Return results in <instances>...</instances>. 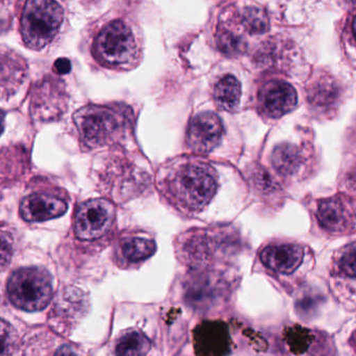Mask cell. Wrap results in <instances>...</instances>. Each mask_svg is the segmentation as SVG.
<instances>
[{
  "instance_id": "4",
  "label": "cell",
  "mask_w": 356,
  "mask_h": 356,
  "mask_svg": "<svg viewBox=\"0 0 356 356\" xmlns=\"http://www.w3.org/2000/svg\"><path fill=\"white\" fill-rule=\"evenodd\" d=\"M73 120L83 145L98 148L120 137L125 119L110 106H87L73 115Z\"/></svg>"
},
{
  "instance_id": "26",
  "label": "cell",
  "mask_w": 356,
  "mask_h": 356,
  "mask_svg": "<svg viewBox=\"0 0 356 356\" xmlns=\"http://www.w3.org/2000/svg\"><path fill=\"white\" fill-rule=\"evenodd\" d=\"M271 178V177L267 175V172H265V171L261 169L259 175L254 177L255 186L261 188V190H271V188H273V186H275Z\"/></svg>"
},
{
  "instance_id": "7",
  "label": "cell",
  "mask_w": 356,
  "mask_h": 356,
  "mask_svg": "<svg viewBox=\"0 0 356 356\" xmlns=\"http://www.w3.org/2000/svg\"><path fill=\"white\" fill-rule=\"evenodd\" d=\"M221 119L211 112L200 113L188 124L186 142L188 147L196 154L213 152L223 136Z\"/></svg>"
},
{
  "instance_id": "20",
  "label": "cell",
  "mask_w": 356,
  "mask_h": 356,
  "mask_svg": "<svg viewBox=\"0 0 356 356\" xmlns=\"http://www.w3.org/2000/svg\"><path fill=\"white\" fill-rule=\"evenodd\" d=\"M243 25L249 33L261 35L269 31V18L263 8L250 6L244 10Z\"/></svg>"
},
{
  "instance_id": "22",
  "label": "cell",
  "mask_w": 356,
  "mask_h": 356,
  "mask_svg": "<svg viewBox=\"0 0 356 356\" xmlns=\"http://www.w3.org/2000/svg\"><path fill=\"white\" fill-rule=\"evenodd\" d=\"M17 344V334L13 326L0 319V356H12Z\"/></svg>"
},
{
  "instance_id": "23",
  "label": "cell",
  "mask_w": 356,
  "mask_h": 356,
  "mask_svg": "<svg viewBox=\"0 0 356 356\" xmlns=\"http://www.w3.org/2000/svg\"><path fill=\"white\" fill-rule=\"evenodd\" d=\"M340 268L343 273L356 280V243L345 249L341 257Z\"/></svg>"
},
{
  "instance_id": "24",
  "label": "cell",
  "mask_w": 356,
  "mask_h": 356,
  "mask_svg": "<svg viewBox=\"0 0 356 356\" xmlns=\"http://www.w3.org/2000/svg\"><path fill=\"white\" fill-rule=\"evenodd\" d=\"M14 254V244L10 234L0 232V267L10 264Z\"/></svg>"
},
{
  "instance_id": "11",
  "label": "cell",
  "mask_w": 356,
  "mask_h": 356,
  "mask_svg": "<svg viewBox=\"0 0 356 356\" xmlns=\"http://www.w3.org/2000/svg\"><path fill=\"white\" fill-rule=\"evenodd\" d=\"M303 249L298 245H271L261 253L264 265L280 274H291L302 263Z\"/></svg>"
},
{
  "instance_id": "25",
  "label": "cell",
  "mask_w": 356,
  "mask_h": 356,
  "mask_svg": "<svg viewBox=\"0 0 356 356\" xmlns=\"http://www.w3.org/2000/svg\"><path fill=\"white\" fill-rule=\"evenodd\" d=\"M317 295L313 293H305L297 300V309L300 313L309 314V312L314 311L317 307Z\"/></svg>"
},
{
  "instance_id": "21",
  "label": "cell",
  "mask_w": 356,
  "mask_h": 356,
  "mask_svg": "<svg viewBox=\"0 0 356 356\" xmlns=\"http://www.w3.org/2000/svg\"><path fill=\"white\" fill-rule=\"evenodd\" d=\"M218 46L226 56H236L246 50L247 44L241 35L228 31H219L217 37Z\"/></svg>"
},
{
  "instance_id": "6",
  "label": "cell",
  "mask_w": 356,
  "mask_h": 356,
  "mask_svg": "<svg viewBox=\"0 0 356 356\" xmlns=\"http://www.w3.org/2000/svg\"><path fill=\"white\" fill-rule=\"evenodd\" d=\"M115 217L114 204L106 199L86 201L75 216V234L81 241L97 240L110 230Z\"/></svg>"
},
{
  "instance_id": "10",
  "label": "cell",
  "mask_w": 356,
  "mask_h": 356,
  "mask_svg": "<svg viewBox=\"0 0 356 356\" xmlns=\"http://www.w3.org/2000/svg\"><path fill=\"white\" fill-rule=\"evenodd\" d=\"M217 236L218 234L205 230L188 232L179 241L180 253L188 263L195 265L204 263L220 247Z\"/></svg>"
},
{
  "instance_id": "29",
  "label": "cell",
  "mask_w": 356,
  "mask_h": 356,
  "mask_svg": "<svg viewBox=\"0 0 356 356\" xmlns=\"http://www.w3.org/2000/svg\"><path fill=\"white\" fill-rule=\"evenodd\" d=\"M4 118H6V114H4L3 111L0 110V137H1L4 131Z\"/></svg>"
},
{
  "instance_id": "3",
  "label": "cell",
  "mask_w": 356,
  "mask_h": 356,
  "mask_svg": "<svg viewBox=\"0 0 356 356\" xmlns=\"http://www.w3.org/2000/svg\"><path fill=\"white\" fill-rule=\"evenodd\" d=\"M96 60L108 68H129L137 62L139 46L131 27L122 21H113L100 31L94 42Z\"/></svg>"
},
{
  "instance_id": "30",
  "label": "cell",
  "mask_w": 356,
  "mask_h": 356,
  "mask_svg": "<svg viewBox=\"0 0 356 356\" xmlns=\"http://www.w3.org/2000/svg\"><path fill=\"white\" fill-rule=\"evenodd\" d=\"M349 343H350V346L353 347V350H355L356 353V332H353Z\"/></svg>"
},
{
  "instance_id": "17",
  "label": "cell",
  "mask_w": 356,
  "mask_h": 356,
  "mask_svg": "<svg viewBox=\"0 0 356 356\" xmlns=\"http://www.w3.org/2000/svg\"><path fill=\"white\" fill-rule=\"evenodd\" d=\"M340 89L336 81L327 75H322L312 83L309 88V99L317 106H332L338 99Z\"/></svg>"
},
{
  "instance_id": "16",
  "label": "cell",
  "mask_w": 356,
  "mask_h": 356,
  "mask_svg": "<svg viewBox=\"0 0 356 356\" xmlns=\"http://www.w3.org/2000/svg\"><path fill=\"white\" fill-rule=\"evenodd\" d=\"M272 164L282 175H293L300 169L302 156L296 146L280 144L272 154Z\"/></svg>"
},
{
  "instance_id": "12",
  "label": "cell",
  "mask_w": 356,
  "mask_h": 356,
  "mask_svg": "<svg viewBox=\"0 0 356 356\" xmlns=\"http://www.w3.org/2000/svg\"><path fill=\"white\" fill-rule=\"evenodd\" d=\"M223 286L221 280L213 273H201L194 276L188 284L186 299L196 309H205L213 305L221 296Z\"/></svg>"
},
{
  "instance_id": "19",
  "label": "cell",
  "mask_w": 356,
  "mask_h": 356,
  "mask_svg": "<svg viewBox=\"0 0 356 356\" xmlns=\"http://www.w3.org/2000/svg\"><path fill=\"white\" fill-rule=\"evenodd\" d=\"M156 250V243L152 238L129 236L121 243V252L123 257L131 263H138L149 259Z\"/></svg>"
},
{
  "instance_id": "5",
  "label": "cell",
  "mask_w": 356,
  "mask_h": 356,
  "mask_svg": "<svg viewBox=\"0 0 356 356\" xmlns=\"http://www.w3.org/2000/svg\"><path fill=\"white\" fill-rule=\"evenodd\" d=\"M10 302L25 312L45 309L52 297V280L43 268H22L14 272L8 282Z\"/></svg>"
},
{
  "instance_id": "14",
  "label": "cell",
  "mask_w": 356,
  "mask_h": 356,
  "mask_svg": "<svg viewBox=\"0 0 356 356\" xmlns=\"http://www.w3.org/2000/svg\"><path fill=\"white\" fill-rule=\"evenodd\" d=\"M26 64L12 51H0V89L14 91L26 75Z\"/></svg>"
},
{
  "instance_id": "27",
  "label": "cell",
  "mask_w": 356,
  "mask_h": 356,
  "mask_svg": "<svg viewBox=\"0 0 356 356\" xmlns=\"http://www.w3.org/2000/svg\"><path fill=\"white\" fill-rule=\"evenodd\" d=\"M71 70V63L69 62V60L67 58H60V60H56V64H54V71H56L58 74H67V73L70 72Z\"/></svg>"
},
{
  "instance_id": "2",
  "label": "cell",
  "mask_w": 356,
  "mask_h": 356,
  "mask_svg": "<svg viewBox=\"0 0 356 356\" xmlns=\"http://www.w3.org/2000/svg\"><path fill=\"white\" fill-rule=\"evenodd\" d=\"M65 12L58 0H23L20 33L26 47L41 50L60 33Z\"/></svg>"
},
{
  "instance_id": "1",
  "label": "cell",
  "mask_w": 356,
  "mask_h": 356,
  "mask_svg": "<svg viewBox=\"0 0 356 356\" xmlns=\"http://www.w3.org/2000/svg\"><path fill=\"white\" fill-rule=\"evenodd\" d=\"M160 186L165 196L178 209L198 213L215 196L218 175L215 169L203 161L179 159L165 169Z\"/></svg>"
},
{
  "instance_id": "8",
  "label": "cell",
  "mask_w": 356,
  "mask_h": 356,
  "mask_svg": "<svg viewBox=\"0 0 356 356\" xmlns=\"http://www.w3.org/2000/svg\"><path fill=\"white\" fill-rule=\"evenodd\" d=\"M261 111L270 118H280L297 106V93L290 83L271 81L259 92Z\"/></svg>"
},
{
  "instance_id": "31",
  "label": "cell",
  "mask_w": 356,
  "mask_h": 356,
  "mask_svg": "<svg viewBox=\"0 0 356 356\" xmlns=\"http://www.w3.org/2000/svg\"><path fill=\"white\" fill-rule=\"evenodd\" d=\"M353 33H355V37L356 39V17H355V21H353Z\"/></svg>"
},
{
  "instance_id": "32",
  "label": "cell",
  "mask_w": 356,
  "mask_h": 356,
  "mask_svg": "<svg viewBox=\"0 0 356 356\" xmlns=\"http://www.w3.org/2000/svg\"><path fill=\"white\" fill-rule=\"evenodd\" d=\"M353 1H355V2H356V0H353Z\"/></svg>"
},
{
  "instance_id": "28",
  "label": "cell",
  "mask_w": 356,
  "mask_h": 356,
  "mask_svg": "<svg viewBox=\"0 0 356 356\" xmlns=\"http://www.w3.org/2000/svg\"><path fill=\"white\" fill-rule=\"evenodd\" d=\"M54 356H77L76 353H75V351L73 350L72 347L67 346V345H65V346L60 347V349H58V351H56V355Z\"/></svg>"
},
{
  "instance_id": "18",
  "label": "cell",
  "mask_w": 356,
  "mask_h": 356,
  "mask_svg": "<svg viewBox=\"0 0 356 356\" xmlns=\"http://www.w3.org/2000/svg\"><path fill=\"white\" fill-rule=\"evenodd\" d=\"M152 348V341L138 330L125 332L116 345L117 356H146Z\"/></svg>"
},
{
  "instance_id": "13",
  "label": "cell",
  "mask_w": 356,
  "mask_h": 356,
  "mask_svg": "<svg viewBox=\"0 0 356 356\" xmlns=\"http://www.w3.org/2000/svg\"><path fill=\"white\" fill-rule=\"evenodd\" d=\"M316 216L319 223L330 232H343L353 222V213L349 203L342 196H334L320 201Z\"/></svg>"
},
{
  "instance_id": "9",
  "label": "cell",
  "mask_w": 356,
  "mask_h": 356,
  "mask_svg": "<svg viewBox=\"0 0 356 356\" xmlns=\"http://www.w3.org/2000/svg\"><path fill=\"white\" fill-rule=\"evenodd\" d=\"M68 209L66 201L46 194L25 197L20 204V215L27 222H42L64 215Z\"/></svg>"
},
{
  "instance_id": "15",
  "label": "cell",
  "mask_w": 356,
  "mask_h": 356,
  "mask_svg": "<svg viewBox=\"0 0 356 356\" xmlns=\"http://www.w3.org/2000/svg\"><path fill=\"white\" fill-rule=\"evenodd\" d=\"M242 87L234 75L222 77L213 89V99L218 108L226 112H234L240 104Z\"/></svg>"
}]
</instances>
